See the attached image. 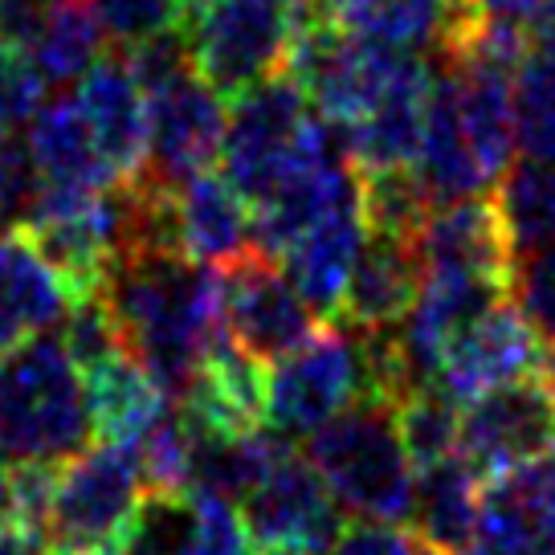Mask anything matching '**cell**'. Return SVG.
Here are the masks:
<instances>
[{
	"label": "cell",
	"instance_id": "1",
	"mask_svg": "<svg viewBox=\"0 0 555 555\" xmlns=\"http://www.w3.org/2000/svg\"><path fill=\"white\" fill-rule=\"evenodd\" d=\"M122 344L147 376L180 400L221 323V270L176 249H127L103 282Z\"/></svg>",
	"mask_w": 555,
	"mask_h": 555
},
{
	"label": "cell",
	"instance_id": "24",
	"mask_svg": "<svg viewBox=\"0 0 555 555\" xmlns=\"http://www.w3.org/2000/svg\"><path fill=\"white\" fill-rule=\"evenodd\" d=\"M319 13L344 34L421 53L441 41L450 0H314Z\"/></svg>",
	"mask_w": 555,
	"mask_h": 555
},
{
	"label": "cell",
	"instance_id": "7",
	"mask_svg": "<svg viewBox=\"0 0 555 555\" xmlns=\"http://www.w3.org/2000/svg\"><path fill=\"white\" fill-rule=\"evenodd\" d=\"M311 122V99L291 69H278L229 99L221 164L249 208L291 172Z\"/></svg>",
	"mask_w": 555,
	"mask_h": 555
},
{
	"label": "cell",
	"instance_id": "12",
	"mask_svg": "<svg viewBox=\"0 0 555 555\" xmlns=\"http://www.w3.org/2000/svg\"><path fill=\"white\" fill-rule=\"evenodd\" d=\"M539 367V339L527 327L515 307L494 302L490 311L469 319L446 347L437 388L450 392L457 404L478 400L490 388H503L511 380H522Z\"/></svg>",
	"mask_w": 555,
	"mask_h": 555
},
{
	"label": "cell",
	"instance_id": "14",
	"mask_svg": "<svg viewBox=\"0 0 555 555\" xmlns=\"http://www.w3.org/2000/svg\"><path fill=\"white\" fill-rule=\"evenodd\" d=\"M78 106L90 122V135L103 152L115 180H135L147 164V94L139 87L127 57H99L78 78Z\"/></svg>",
	"mask_w": 555,
	"mask_h": 555
},
{
	"label": "cell",
	"instance_id": "13",
	"mask_svg": "<svg viewBox=\"0 0 555 555\" xmlns=\"http://www.w3.org/2000/svg\"><path fill=\"white\" fill-rule=\"evenodd\" d=\"M364 245H367V217H364V180H360V189L347 192L344 201H335L311 229H302L295 242L282 249V258H278L282 270L291 274L298 295L307 298V307L323 323L339 319L347 282H351V270H356V261L364 254Z\"/></svg>",
	"mask_w": 555,
	"mask_h": 555
},
{
	"label": "cell",
	"instance_id": "35",
	"mask_svg": "<svg viewBox=\"0 0 555 555\" xmlns=\"http://www.w3.org/2000/svg\"><path fill=\"white\" fill-rule=\"evenodd\" d=\"M46 192L29 139L0 135V225H25Z\"/></svg>",
	"mask_w": 555,
	"mask_h": 555
},
{
	"label": "cell",
	"instance_id": "11",
	"mask_svg": "<svg viewBox=\"0 0 555 555\" xmlns=\"http://www.w3.org/2000/svg\"><path fill=\"white\" fill-rule=\"evenodd\" d=\"M147 94V164L143 172L180 184L192 172H205L212 159H221L229 106L225 94L208 82L196 66L176 69Z\"/></svg>",
	"mask_w": 555,
	"mask_h": 555
},
{
	"label": "cell",
	"instance_id": "8",
	"mask_svg": "<svg viewBox=\"0 0 555 555\" xmlns=\"http://www.w3.org/2000/svg\"><path fill=\"white\" fill-rule=\"evenodd\" d=\"M242 503L258 555H327L344 527V506L335 503L323 474L291 446L270 462Z\"/></svg>",
	"mask_w": 555,
	"mask_h": 555
},
{
	"label": "cell",
	"instance_id": "33",
	"mask_svg": "<svg viewBox=\"0 0 555 555\" xmlns=\"http://www.w3.org/2000/svg\"><path fill=\"white\" fill-rule=\"evenodd\" d=\"M189 494L192 527L184 555H258L242 506L233 499H221V494H205V490H189Z\"/></svg>",
	"mask_w": 555,
	"mask_h": 555
},
{
	"label": "cell",
	"instance_id": "19",
	"mask_svg": "<svg viewBox=\"0 0 555 555\" xmlns=\"http://www.w3.org/2000/svg\"><path fill=\"white\" fill-rule=\"evenodd\" d=\"M421 286V258L409 237L367 233V245L347 282L339 319L364 335L392 331L409 314Z\"/></svg>",
	"mask_w": 555,
	"mask_h": 555
},
{
	"label": "cell",
	"instance_id": "30",
	"mask_svg": "<svg viewBox=\"0 0 555 555\" xmlns=\"http://www.w3.org/2000/svg\"><path fill=\"white\" fill-rule=\"evenodd\" d=\"M397 425L400 437L409 446L416 469L437 466L457 453V437H462V413H457V400L450 392H441L437 384L425 388H409L397 400Z\"/></svg>",
	"mask_w": 555,
	"mask_h": 555
},
{
	"label": "cell",
	"instance_id": "21",
	"mask_svg": "<svg viewBox=\"0 0 555 555\" xmlns=\"http://www.w3.org/2000/svg\"><path fill=\"white\" fill-rule=\"evenodd\" d=\"M29 147L41 168L46 189H106L119 184L106 168L99 143L90 135V122L78 99H50L29 119Z\"/></svg>",
	"mask_w": 555,
	"mask_h": 555
},
{
	"label": "cell",
	"instance_id": "6",
	"mask_svg": "<svg viewBox=\"0 0 555 555\" xmlns=\"http://www.w3.org/2000/svg\"><path fill=\"white\" fill-rule=\"evenodd\" d=\"M143 466L131 441L94 437L57 466L46 543L50 555H103L143 494Z\"/></svg>",
	"mask_w": 555,
	"mask_h": 555
},
{
	"label": "cell",
	"instance_id": "36",
	"mask_svg": "<svg viewBox=\"0 0 555 555\" xmlns=\"http://www.w3.org/2000/svg\"><path fill=\"white\" fill-rule=\"evenodd\" d=\"M46 78L37 69L34 53L0 41V127H29L46 103Z\"/></svg>",
	"mask_w": 555,
	"mask_h": 555
},
{
	"label": "cell",
	"instance_id": "27",
	"mask_svg": "<svg viewBox=\"0 0 555 555\" xmlns=\"http://www.w3.org/2000/svg\"><path fill=\"white\" fill-rule=\"evenodd\" d=\"M466 555H555V527L511 486V478H494L482 490Z\"/></svg>",
	"mask_w": 555,
	"mask_h": 555
},
{
	"label": "cell",
	"instance_id": "16",
	"mask_svg": "<svg viewBox=\"0 0 555 555\" xmlns=\"http://www.w3.org/2000/svg\"><path fill=\"white\" fill-rule=\"evenodd\" d=\"M416 258L421 270H462L482 278H511V249H506L503 225L494 201L457 196L429 208L425 225L416 229Z\"/></svg>",
	"mask_w": 555,
	"mask_h": 555
},
{
	"label": "cell",
	"instance_id": "20",
	"mask_svg": "<svg viewBox=\"0 0 555 555\" xmlns=\"http://www.w3.org/2000/svg\"><path fill=\"white\" fill-rule=\"evenodd\" d=\"M69 286L17 225L0 229V323L17 339L50 331L69 311Z\"/></svg>",
	"mask_w": 555,
	"mask_h": 555
},
{
	"label": "cell",
	"instance_id": "38",
	"mask_svg": "<svg viewBox=\"0 0 555 555\" xmlns=\"http://www.w3.org/2000/svg\"><path fill=\"white\" fill-rule=\"evenodd\" d=\"M506 478H511V486L555 527V450H547L543 457L527 462V466L515 469V474H506Z\"/></svg>",
	"mask_w": 555,
	"mask_h": 555
},
{
	"label": "cell",
	"instance_id": "26",
	"mask_svg": "<svg viewBox=\"0 0 555 555\" xmlns=\"http://www.w3.org/2000/svg\"><path fill=\"white\" fill-rule=\"evenodd\" d=\"M103 46L106 29L94 13V0H53L29 53L50 87H74L103 57Z\"/></svg>",
	"mask_w": 555,
	"mask_h": 555
},
{
	"label": "cell",
	"instance_id": "17",
	"mask_svg": "<svg viewBox=\"0 0 555 555\" xmlns=\"http://www.w3.org/2000/svg\"><path fill=\"white\" fill-rule=\"evenodd\" d=\"M413 168L434 196V205L457 201V196H478L486 184H494L486 176L478 152H474V139H469L462 103H457V78H453V66L446 57L429 82L425 131H421V152H416Z\"/></svg>",
	"mask_w": 555,
	"mask_h": 555
},
{
	"label": "cell",
	"instance_id": "39",
	"mask_svg": "<svg viewBox=\"0 0 555 555\" xmlns=\"http://www.w3.org/2000/svg\"><path fill=\"white\" fill-rule=\"evenodd\" d=\"M53 0H0V41L34 50L41 25L50 17Z\"/></svg>",
	"mask_w": 555,
	"mask_h": 555
},
{
	"label": "cell",
	"instance_id": "40",
	"mask_svg": "<svg viewBox=\"0 0 555 555\" xmlns=\"http://www.w3.org/2000/svg\"><path fill=\"white\" fill-rule=\"evenodd\" d=\"M466 13H482V17H503V21H527L535 17L539 0H453Z\"/></svg>",
	"mask_w": 555,
	"mask_h": 555
},
{
	"label": "cell",
	"instance_id": "9",
	"mask_svg": "<svg viewBox=\"0 0 555 555\" xmlns=\"http://www.w3.org/2000/svg\"><path fill=\"white\" fill-rule=\"evenodd\" d=\"M221 323L233 344L270 367L307 344L323 319L307 307L274 254L249 249L221 266Z\"/></svg>",
	"mask_w": 555,
	"mask_h": 555
},
{
	"label": "cell",
	"instance_id": "42",
	"mask_svg": "<svg viewBox=\"0 0 555 555\" xmlns=\"http://www.w3.org/2000/svg\"><path fill=\"white\" fill-rule=\"evenodd\" d=\"M527 29H531V46L535 50L555 53V0H539L535 17L527 21Z\"/></svg>",
	"mask_w": 555,
	"mask_h": 555
},
{
	"label": "cell",
	"instance_id": "45",
	"mask_svg": "<svg viewBox=\"0 0 555 555\" xmlns=\"http://www.w3.org/2000/svg\"><path fill=\"white\" fill-rule=\"evenodd\" d=\"M0 135H4V127H0Z\"/></svg>",
	"mask_w": 555,
	"mask_h": 555
},
{
	"label": "cell",
	"instance_id": "28",
	"mask_svg": "<svg viewBox=\"0 0 555 555\" xmlns=\"http://www.w3.org/2000/svg\"><path fill=\"white\" fill-rule=\"evenodd\" d=\"M511 115L522 156L555 159V53H527L511 74Z\"/></svg>",
	"mask_w": 555,
	"mask_h": 555
},
{
	"label": "cell",
	"instance_id": "23",
	"mask_svg": "<svg viewBox=\"0 0 555 555\" xmlns=\"http://www.w3.org/2000/svg\"><path fill=\"white\" fill-rule=\"evenodd\" d=\"M82 380H87L90 416H94V437L103 441H135L172 400L131 351L82 372Z\"/></svg>",
	"mask_w": 555,
	"mask_h": 555
},
{
	"label": "cell",
	"instance_id": "32",
	"mask_svg": "<svg viewBox=\"0 0 555 555\" xmlns=\"http://www.w3.org/2000/svg\"><path fill=\"white\" fill-rule=\"evenodd\" d=\"M506 295L515 298V311L535 331L543 351H555V245L511 261Z\"/></svg>",
	"mask_w": 555,
	"mask_h": 555
},
{
	"label": "cell",
	"instance_id": "5",
	"mask_svg": "<svg viewBox=\"0 0 555 555\" xmlns=\"http://www.w3.org/2000/svg\"><path fill=\"white\" fill-rule=\"evenodd\" d=\"M314 0H189L184 41L192 66L225 99L286 69Z\"/></svg>",
	"mask_w": 555,
	"mask_h": 555
},
{
	"label": "cell",
	"instance_id": "41",
	"mask_svg": "<svg viewBox=\"0 0 555 555\" xmlns=\"http://www.w3.org/2000/svg\"><path fill=\"white\" fill-rule=\"evenodd\" d=\"M0 555H50V543L17 522H9V527H0Z\"/></svg>",
	"mask_w": 555,
	"mask_h": 555
},
{
	"label": "cell",
	"instance_id": "18",
	"mask_svg": "<svg viewBox=\"0 0 555 555\" xmlns=\"http://www.w3.org/2000/svg\"><path fill=\"white\" fill-rule=\"evenodd\" d=\"M176 233H180V249L192 261H205L217 270L258 249L249 201L233 189L229 176H217L208 168L176 184Z\"/></svg>",
	"mask_w": 555,
	"mask_h": 555
},
{
	"label": "cell",
	"instance_id": "31",
	"mask_svg": "<svg viewBox=\"0 0 555 555\" xmlns=\"http://www.w3.org/2000/svg\"><path fill=\"white\" fill-rule=\"evenodd\" d=\"M57 327H62L57 339H62V347L69 351V360L78 364V372H90V367L106 364V360H115V356L127 351L122 331H119V323H115L111 307H106L103 291L69 298V311L62 314Z\"/></svg>",
	"mask_w": 555,
	"mask_h": 555
},
{
	"label": "cell",
	"instance_id": "15",
	"mask_svg": "<svg viewBox=\"0 0 555 555\" xmlns=\"http://www.w3.org/2000/svg\"><path fill=\"white\" fill-rule=\"evenodd\" d=\"M429 82H434V66H425L413 57L400 69V78L388 87L380 103L367 111L364 119L347 122L344 143L347 159L360 176L397 172V168H413L416 152H421V131H425V103H429Z\"/></svg>",
	"mask_w": 555,
	"mask_h": 555
},
{
	"label": "cell",
	"instance_id": "3",
	"mask_svg": "<svg viewBox=\"0 0 555 555\" xmlns=\"http://www.w3.org/2000/svg\"><path fill=\"white\" fill-rule=\"evenodd\" d=\"M307 457L323 474L335 503L356 519H413L416 466L400 437L397 404L364 397L307 437Z\"/></svg>",
	"mask_w": 555,
	"mask_h": 555
},
{
	"label": "cell",
	"instance_id": "29",
	"mask_svg": "<svg viewBox=\"0 0 555 555\" xmlns=\"http://www.w3.org/2000/svg\"><path fill=\"white\" fill-rule=\"evenodd\" d=\"M192 527L189 490H143L103 555H184Z\"/></svg>",
	"mask_w": 555,
	"mask_h": 555
},
{
	"label": "cell",
	"instance_id": "4",
	"mask_svg": "<svg viewBox=\"0 0 555 555\" xmlns=\"http://www.w3.org/2000/svg\"><path fill=\"white\" fill-rule=\"evenodd\" d=\"M380 397L376 360L364 331L331 319L302 347L282 356L266 372V429L295 441L323 429L331 416L356 400Z\"/></svg>",
	"mask_w": 555,
	"mask_h": 555
},
{
	"label": "cell",
	"instance_id": "44",
	"mask_svg": "<svg viewBox=\"0 0 555 555\" xmlns=\"http://www.w3.org/2000/svg\"><path fill=\"white\" fill-rule=\"evenodd\" d=\"M416 555H450V552H441V547H434L429 539H421V547H416Z\"/></svg>",
	"mask_w": 555,
	"mask_h": 555
},
{
	"label": "cell",
	"instance_id": "37",
	"mask_svg": "<svg viewBox=\"0 0 555 555\" xmlns=\"http://www.w3.org/2000/svg\"><path fill=\"white\" fill-rule=\"evenodd\" d=\"M421 539L400 531V522L356 519L344 522L327 555H416Z\"/></svg>",
	"mask_w": 555,
	"mask_h": 555
},
{
	"label": "cell",
	"instance_id": "2",
	"mask_svg": "<svg viewBox=\"0 0 555 555\" xmlns=\"http://www.w3.org/2000/svg\"><path fill=\"white\" fill-rule=\"evenodd\" d=\"M94 441L87 380L57 335H25L0 356V450L62 466Z\"/></svg>",
	"mask_w": 555,
	"mask_h": 555
},
{
	"label": "cell",
	"instance_id": "10",
	"mask_svg": "<svg viewBox=\"0 0 555 555\" xmlns=\"http://www.w3.org/2000/svg\"><path fill=\"white\" fill-rule=\"evenodd\" d=\"M547 450H555V388L539 372L490 388L462 413L457 453L482 482L506 478Z\"/></svg>",
	"mask_w": 555,
	"mask_h": 555
},
{
	"label": "cell",
	"instance_id": "34",
	"mask_svg": "<svg viewBox=\"0 0 555 555\" xmlns=\"http://www.w3.org/2000/svg\"><path fill=\"white\" fill-rule=\"evenodd\" d=\"M94 13L103 21L106 41H115L119 50H131L139 41L180 29L189 0H94Z\"/></svg>",
	"mask_w": 555,
	"mask_h": 555
},
{
	"label": "cell",
	"instance_id": "43",
	"mask_svg": "<svg viewBox=\"0 0 555 555\" xmlns=\"http://www.w3.org/2000/svg\"><path fill=\"white\" fill-rule=\"evenodd\" d=\"M13 522V462L0 450V527Z\"/></svg>",
	"mask_w": 555,
	"mask_h": 555
},
{
	"label": "cell",
	"instance_id": "22",
	"mask_svg": "<svg viewBox=\"0 0 555 555\" xmlns=\"http://www.w3.org/2000/svg\"><path fill=\"white\" fill-rule=\"evenodd\" d=\"M482 474L462 453L416 469L413 522L421 539H429L434 547L450 555H466L474 527H478V511H482Z\"/></svg>",
	"mask_w": 555,
	"mask_h": 555
},
{
	"label": "cell",
	"instance_id": "25",
	"mask_svg": "<svg viewBox=\"0 0 555 555\" xmlns=\"http://www.w3.org/2000/svg\"><path fill=\"white\" fill-rule=\"evenodd\" d=\"M494 212L511 261L555 245V159L522 156V164H506L494 189Z\"/></svg>",
	"mask_w": 555,
	"mask_h": 555
}]
</instances>
